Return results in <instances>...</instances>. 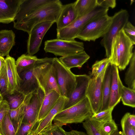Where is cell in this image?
Masks as SVG:
<instances>
[{"label": "cell", "instance_id": "cell-1", "mask_svg": "<svg viewBox=\"0 0 135 135\" xmlns=\"http://www.w3.org/2000/svg\"><path fill=\"white\" fill-rule=\"evenodd\" d=\"M63 5L59 0L46 4L34 12L20 21L13 22V27L26 32L29 34L33 27L43 22H56L61 11Z\"/></svg>", "mask_w": 135, "mask_h": 135}, {"label": "cell", "instance_id": "cell-2", "mask_svg": "<svg viewBox=\"0 0 135 135\" xmlns=\"http://www.w3.org/2000/svg\"><path fill=\"white\" fill-rule=\"evenodd\" d=\"M93 113L89 101L86 97L81 100L57 113L54 124L62 126L68 124L83 123L89 119Z\"/></svg>", "mask_w": 135, "mask_h": 135}, {"label": "cell", "instance_id": "cell-3", "mask_svg": "<svg viewBox=\"0 0 135 135\" xmlns=\"http://www.w3.org/2000/svg\"><path fill=\"white\" fill-rule=\"evenodd\" d=\"M108 8L98 4L91 11L78 18L68 26L57 30V38L68 40H75L87 23L95 18L108 14Z\"/></svg>", "mask_w": 135, "mask_h": 135}, {"label": "cell", "instance_id": "cell-4", "mask_svg": "<svg viewBox=\"0 0 135 135\" xmlns=\"http://www.w3.org/2000/svg\"><path fill=\"white\" fill-rule=\"evenodd\" d=\"M53 59V58L47 57L40 59L33 69L34 75L40 88L45 95L53 90L60 95L52 65Z\"/></svg>", "mask_w": 135, "mask_h": 135}, {"label": "cell", "instance_id": "cell-5", "mask_svg": "<svg viewBox=\"0 0 135 135\" xmlns=\"http://www.w3.org/2000/svg\"><path fill=\"white\" fill-rule=\"evenodd\" d=\"M52 63L60 95L68 98L76 84L75 75L57 57L53 58Z\"/></svg>", "mask_w": 135, "mask_h": 135}, {"label": "cell", "instance_id": "cell-6", "mask_svg": "<svg viewBox=\"0 0 135 135\" xmlns=\"http://www.w3.org/2000/svg\"><path fill=\"white\" fill-rule=\"evenodd\" d=\"M112 22V17L108 14L98 17L87 23L76 38L84 41H95L103 37L108 31Z\"/></svg>", "mask_w": 135, "mask_h": 135}, {"label": "cell", "instance_id": "cell-7", "mask_svg": "<svg viewBox=\"0 0 135 135\" xmlns=\"http://www.w3.org/2000/svg\"><path fill=\"white\" fill-rule=\"evenodd\" d=\"M44 50L46 53L63 57L84 51V47L83 42L75 40L57 38L46 41Z\"/></svg>", "mask_w": 135, "mask_h": 135}, {"label": "cell", "instance_id": "cell-8", "mask_svg": "<svg viewBox=\"0 0 135 135\" xmlns=\"http://www.w3.org/2000/svg\"><path fill=\"white\" fill-rule=\"evenodd\" d=\"M112 17V22L109 30L100 41L101 45L105 49V56L108 58L110 56L113 39L128 21L129 15L127 10L122 9Z\"/></svg>", "mask_w": 135, "mask_h": 135}, {"label": "cell", "instance_id": "cell-9", "mask_svg": "<svg viewBox=\"0 0 135 135\" xmlns=\"http://www.w3.org/2000/svg\"><path fill=\"white\" fill-rule=\"evenodd\" d=\"M44 96V92L40 88L25 96L22 123H31L37 120Z\"/></svg>", "mask_w": 135, "mask_h": 135}, {"label": "cell", "instance_id": "cell-10", "mask_svg": "<svg viewBox=\"0 0 135 135\" xmlns=\"http://www.w3.org/2000/svg\"><path fill=\"white\" fill-rule=\"evenodd\" d=\"M106 69L97 77L91 78L87 89L86 96L93 114L100 111L102 99V82Z\"/></svg>", "mask_w": 135, "mask_h": 135}, {"label": "cell", "instance_id": "cell-11", "mask_svg": "<svg viewBox=\"0 0 135 135\" xmlns=\"http://www.w3.org/2000/svg\"><path fill=\"white\" fill-rule=\"evenodd\" d=\"M55 22L47 21L39 23L32 28L29 35L27 43V54L33 55L39 51L44 36Z\"/></svg>", "mask_w": 135, "mask_h": 135}, {"label": "cell", "instance_id": "cell-12", "mask_svg": "<svg viewBox=\"0 0 135 135\" xmlns=\"http://www.w3.org/2000/svg\"><path fill=\"white\" fill-rule=\"evenodd\" d=\"M75 77L76 86L64 104L63 110L75 105L86 97V92L91 77L85 74L75 75Z\"/></svg>", "mask_w": 135, "mask_h": 135}, {"label": "cell", "instance_id": "cell-13", "mask_svg": "<svg viewBox=\"0 0 135 135\" xmlns=\"http://www.w3.org/2000/svg\"><path fill=\"white\" fill-rule=\"evenodd\" d=\"M117 36L120 53L119 63L118 67L120 71H122L125 69L129 63L133 53L134 45L123 29L119 31Z\"/></svg>", "mask_w": 135, "mask_h": 135}, {"label": "cell", "instance_id": "cell-14", "mask_svg": "<svg viewBox=\"0 0 135 135\" xmlns=\"http://www.w3.org/2000/svg\"><path fill=\"white\" fill-rule=\"evenodd\" d=\"M23 0H0V23L13 22Z\"/></svg>", "mask_w": 135, "mask_h": 135}, {"label": "cell", "instance_id": "cell-15", "mask_svg": "<svg viewBox=\"0 0 135 135\" xmlns=\"http://www.w3.org/2000/svg\"><path fill=\"white\" fill-rule=\"evenodd\" d=\"M37 64L21 72L19 75L21 79V82L19 88L17 91L25 96L40 89L33 73L34 69Z\"/></svg>", "mask_w": 135, "mask_h": 135}, {"label": "cell", "instance_id": "cell-16", "mask_svg": "<svg viewBox=\"0 0 135 135\" xmlns=\"http://www.w3.org/2000/svg\"><path fill=\"white\" fill-rule=\"evenodd\" d=\"M112 66V78L108 109L115 107L119 102L123 86L119 77L118 66L114 65Z\"/></svg>", "mask_w": 135, "mask_h": 135}, {"label": "cell", "instance_id": "cell-17", "mask_svg": "<svg viewBox=\"0 0 135 135\" xmlns=\"http://www.w3.org/2000/svg\"><path fill=\"white\" fill-rule=\"evenodd\" d=\"M68 98L60 96L55 105L45 118L41 120L34 131L33 135H38L42 131L50 127L56 115L63 110L64 107Z\"/></svg>", "mask_w": 135, "mask_h": 135}, {"label": "cell", "instance_id": "cell-18", "mask_svg": "<svg viewBox=\"0 0 135 135\" xmlns=\"http://www.w3.org/2000/svg\"><path fill=\"white\" fill-rule=\"evenodd\" d=\"M55 0H23L13 22L20 21L43 6Z\"/></svg>", "mask_w": 135, "mask_h": 135}, {"label": "cell", "instance_id": "cell-19", "mask_svg": "<svg viewBox=\"0 0 135 135\" xmlns=\"http://www.w3.org/2000/svg\"><path fill=\"white\" fill-rule=\"evenodd\" d=\"M5 60L9 82L8 94H12L18 89L21 79L17 71L15 59L8 55Z\"/></svg>", "mask_w": 135, "mask_h": 135}, {"label": "cell", "instance_id": "cell-20", "mask_svg": "<svg viewBox=\"0 0 135 135\" xmlns=\"http://www.w3.org/2000/svg\"><path fill=\"white\" fill-rule=\"evenodd\" d=\"M78 18L73 3L63 5L60 13L56 22V30L64 28L68 26Z\"/></svg>", "mask_w": 135, "mask_h": 135}, {"label": "cell", "instance_id": "cell-21", "mask_svg": "<svg viewBox=\"0 0 135 135\" xmlns=\"http://www.w3.org/2000/svg\"><path fill=\"white\" fill-rule=\"evenodd\" d=\"M90 57L85 51H84L61 57L59 59L66 67L70 69L75 67L80 68Z\"/></svg>", "mask_w": 135, "mask_h": 135}, {"label": "cell", "instance_id": "cell-22", "mask_svg": "<svg viewBox=\"0 0 135 135\" xmlns=\"http://www.w3.org/2000/svg\"><path fill=\"white\" fill-rule=\"evenodd\" d=\"M112 78V66L110 62L107 66L102 82V99L100 112L108 109Z\"/></svg>", "mask_w": 135, "mask_h": 135}, {"label": "cell", "instance_id": "cell-23", "mask_svg": "<svg viewBox=\"0 0 135 135\" xmlns=\"http://www.w3.org/2000/svg\"><path fill=\"white\" fill-rule=\"evenodd\" d=\"M60 96L54 90L45 95L37 118V121H40L45 118L55 105Z\"/></svg>", "mask_w": 135, "mask_h": 135}, {"label": "cell", "instance_id": "cell-24", "mask_svg": "<svg viewBox=\"0 0 135 135\" xmlns=\"http://www.w3.org/2000/svg\"><path fill=\"white\" fill-rule=\"evenodd\" d=\"M15 34L11 30L0 31V56L2 57L9 55L13 47L15 45Z\"/></svg>", "mask_w": 135, "mask_h": 135}, {"label": "cell", "instance_id": "cell-25", "mask_svg": "<svg viewBox=\"0 0 135 135\" xmlns=\"http://www.w3.org/2000/svg\"><path fill=\"white\" fill-rule=\"evenodd\" d=\"M35 56L23 54L18 57L15 62L16 65L18 74L33 66L39 61Z\"/></svg>", "mask_w": 135, "mask_h": 135}, {"label": "cell", "instance_id": "cell-26", "mask_svg": "<svg viewBox=\"0 0 135 135\" xmlns=\"http://www.w3.org/2000/svg\"><path fill=\"white\" fill-rule=\"evenodd\" d=\"M90 120L101 135H112L118 130L117 126L113 119L105 122Z\"/></svg>", "mask_w": 135, "mask_h": 135}, {"label": "cell", "instance_id": "cell-27", "mask_svg": "<svg viewBox=\"0 0 135 135\" xmlns=\"http://www.w3.org/2000/svg\"><path fill=\"white\" fill-rule=\"evenodd\" d=\"M73 3L78 18L91 11L98 5L97 0H77Z\"/></svg>", "mask_w": 135, "mask_h": 135}, {"label": "cell", "instance_id": "cell-28", "mask_svg": "<svg viewBox=\"0 0 135 135\" xmlns=\"http://www.w3.org/2000/svg\"><path fill=\"white\" fill-rule=\"evenodd\" d=\"M129 67L126 72L124 81L128 87L135 90V51L134 50L129 62Z\"/></svg>", "mask_w": 135, "mask_h": 135}, {"label": "cell", "instance_id": "cell-29", "mask_svg": "<svg viewBox=\"0 0 135 135\" xmlns=\"http://www.w3.org/2000/svg\"><path fill=\"white\" fill-rule=\"evenodd\" d=\"M7 98L9 109L14 110L19 107L23 103L25 95L17 91L12 94H8L4 97Z\"/></svg>", "mask_w": 135, "mask_h": 135}, {"label": "cell", "instance_id": "cell-30", "mask_svg": "<svg viewBox=\"0 0 135 135\" xmlns=\"http://www.w3.org/2000/svg\"><path fill=\"white\" fill-rule=\"evenodd\" d=\"M24 102L23 104L17 109L9 110L8 114L15 127L16 133L18 130L22 123L23 118Z\"/></svg>", "mask_w": 135, "mask_h": 135}, {"label": "cell", "instance_id": "cell-31", "mask_svg": "<svg viewBox=\"0 0 135 135\" xmlns=\"http://www.w3.org/2000/svg\"><path fill=\"white\" fill-rule=\"evenodd\" d=\"M121 99L124 105L134 108L135 90L123 85L122 90Z\"/></svg>", "mask_w": 135, "mask_h": 135}, {"label": "cell", "instance_id": "cell-32", "mask_svg": "<svg viewBox=\"0 0 135 135\" xmlns=\"http://www.w3.org/2000/svg\"><path fill=\"white\" fill-rule=\"evenodd\" d=\"M120 53L117 35L113 39L111 48L110 54L109 58L112 65L118 66L119 64Z\"/></svg>", "mask_w": 135, "mask_h": 135}, {"label": "cell", "instance_id": "cell-33", "mask_svg": "<svg viewBox=\"0 0 135 135\" xmlns=\"http://www.w3.org/2000/svg\"><path fill=\"white\" fill-rule=\"evenodd\" d=\"M9 82L6 63L0 71V94L3 97L8 94Z\"/></svg>", "mask_w": 135, "mask_h": 135}, {"label": "cell", "instance_id": "cell-34", "mask_svg": "<svg viewBox=\"0 0 135 135\" xmlns=\"http://www.w3.org/2000/svg\"><path fill=\"white\" fill-rule=\"evenodd\" d=\"M40 121L36 120L31 123H21L15 135H33Z\"/></svg>", "mask_w": 135, "mask_h": 135}, {"label": "cell", "instance_id": "cell-35", "mask_svg": "<svg viewBox=\"0 0 135 135\" xmlns=\"http://www.w3.org/2000/svg\"><path fill=\"white\" fill-rule=\"evenodd\" d=\"M109 63L110 60L107 57L100 60L96 61L92 66L91 78L97 77L106 68Z\"/></svg>", "mask_w": 135, "mask_h": 135}, {"label": "cell", "instance_id": "cell-36", "mask_svg": "<svg viewBox=\"0 0 135 135\" xmlns=\"http://www.w3.org/2000/svg\"><path fill=\"white\" fill-rule=\"evenodd\" d=\"M114 107L100 112L92 115L89 119L90 120L100 122L111 120L113 119L112 113Z\"/></svg>", "mask_w": 135, "mask_h": 135}, {"label": "cell", "instance_id": "cell-37", "mask_svg": "<svg viewBox=\"0 0 135 135\" xmlns=\"http://www.w3.org/2000/svg\"><path fill=\"white\" fill-rule=\"evenodd\" d=\"M2 128L4 135H15L16 131L10 118L8 112L4 117L2 122Z\"/></svg>", "mask_w": 135, "mask_h": 135}, {"label": "cell", "instance_id": "cell-38", "mask_svg": "<svg viewBox=\"0 0 135 135\" xmlns=\"http://www.w3.org/2000/svg\"><path fill=\"white\" fill-rule=\"evenodd\" d=\"M83 126L88 135H101L97 131L89 119L83 122ZM121 132L117 131L112 135H120Z\"/></svg>", "mask_w": 135, "mask_h": 135}, {"label": "cell", "instance_id": "cell-39", "mask_svg": "<svg viewBox=\"0 0 135 135\" xmlns=\"http://www.w3.org/2000/svg\"><path fill=\"white\" fill-rule=\"evenodd\" d=\"M9 110L8 102L3 99L0 102V134L2 135H4L2 128V122L6 115Z\"/></svg>", "mask_w": 135, "mask_h": 135}, {"label": "cell", "instance_id": "cell-40", "mask_svg": "<svg viewBox=\"0 0 135 135\" xmlns=\"http://www.w3.org/2000/svg\"><path fill=\"white\" fill-rule=\"evenodd\" d=\"M126 35L131 40L133 45L135 44V27L129 21L123 29Z\"/></svg>", "mask_w": 135, "mask_h": 135}, {"label": "cell", "instance_id": "cell-41", "mask_svg": "<svg viewBox=\"0 0 135 135\" xmlns=\"http://www.w3.org/2000/svg\"><path fill=\"white\" fill-rule=\"evenodd\" d=\"M62 126L55 124L50 128L42 131L49 135H66Z\"/></svg>", "mask_w": 135, "mask_h": 135}, {"label": "cell", "instance_id": "cell-42", "mask_svg": "<svg viewBox=\"0 0 135 135\" xmlns=\"http://www.w3.org/2000/svg\"><path fill=\"white\" fill-rule=\"evenodd\" d=\"M124 135H135V128L130 126L123 117L120 122Z\"/></svg>", "mask_w": 135, "mask_h": 135}, {"label": "cell", "instance_id": "cell-43", "mask_svg": "<svg viewBox=\"0 0 135 135\" xmlns=\"http://www.w3.org/2000/svg\"><path fill=\"white\" fill-rule=\"evenodd\" d=\"M97 2L98 5L112 8H114L116 4L115 0H97Z\"/></svg>", "mask_w": 135, "mask_h": 135}, {"label": "cell", "instance_id": "cell-44", "mask_svg": "<svg viewBox=\"0 0 135 135\" xmlns=\"http://www.w3.org/2000/svg\"><path fill=\"white\" fill-rule=\"evenodd\" d=\"M123 117L127 123L133 127L135 128V115L127 112L125 114Z\"/></svg>", "mask_w": 135, "mask_h": 135}, {"label": "cell", "instance_id": "cell-45", "mask_svg": "<svg viewBox=\"0 0 135 135\" xmlns=\"http://www.w3.org/2000/svg\"><path fill=\"white\" fill-rule=\"evenodd\" d=\"M65 133L66 135H88L83 132L74 130L69 132L65 131Z\"/></svg>", "mask_w": 135, "mask_h": 135}, {"label": "cell", "instance_id": "cell-46", "mask_svg": "<svg viewBox=\"0 0 135 135\" xmlns=\"http://www.w3.org/2000/svg\"><path fill=\"white\" fill-rule=\"evenodd\" d=\"M5 63V59L0 56V71Z\"/></svg>", "mask_w": 135, "mask_h": 135}, {"label": "cell", "instance_id": "cell-47", "mask_svg": "<svg viewBox=\"0 0 135 135\" xmlns=\"http://www.w3.org/2000/svg\"><path fill=\"white\" fill-rule=\"evenodd\" d=\"M38 135H49L46 133L44 132H42L39 133Z\"/></svg>", "mask_w": 135, "mask_h": 135}, {"label": "cell", "instance_id": "cell-48", "mask_svg": "<svg viewBox=\"0 0 135 135\" xmlns=\"http://www.w3.org/2000/svg\"><path fill=\"white\" fill-rule=\"evenodd\" d=\"M3 99V97L0 94V102Z\"/></svg>", "mask_w": 135, "mask_h": 135}, {"label": "cell", "instance_id": "cell-49", "mask_svg": "<svg viewBox=\"0 0 135 135\" xmlns=\"http://www.w3.org/2000/svg\"><path fill=\"white\" fill-rule=\"evenodd\" d=\"M120 135H124L123 133V131L121 132Z\"/></svg>", "mask_w": 135, "mask_h": 135}, {"label": "cell", "instance_id": "cell-50", "mask_svg": "<svg viewBox=\"0 0 135 135\" xmlns=\"http://www.w3.org/2000/svg\"><path fill=\"white\" fill-rule=\"evenodd\" d=\"M0 135H1V134H0Z\"/></svg>", "mask_w": 135, "mask_h": 135}]
</instances>
